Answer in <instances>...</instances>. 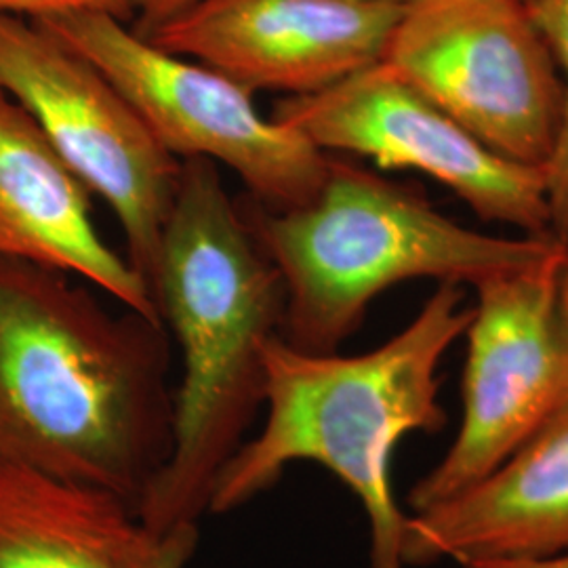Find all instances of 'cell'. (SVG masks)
<instances>
[{
  "label": "cell",
  "instance_id": "6da1fadb",
  "mask_svg": "<svg viewBox=\"0 0 568 568\" xmlns=\"http://www.w3.org/2000/svg\"><path fill=\"white\" fill-rule=\"evenodd\" d=\"M173 406L164 325L0 257V462L138 509L169 459Z\"/></svg>",
  "mask_w": 568,
  "mask_h": 568
},
{
  "label": "cell",
  "instance_id": "7a4b0ae2",
  "mask_svg": "<svg viewBox=\"0 0 568 568\" xmlns=\"http://www.w3.org/2000/svg\"><path fill=\"white\" fill-rule=\"evenodd\" d=\"M150 293L182 349L173 445L138 514L163 537L196 528L264 405L265 345L283 333V278L217 164L182 161Z\"/></svg>",
  "mask_w": 568,
  "mask_h": 568
},
{
  "label": "cell",
  "instance_id": "3957f363",
  "mask_svg": "<svg viewBox=\"0 0 568 568\" xmlns=\"http://www.w3.org/2000/svg\"><path fill=\"white\" fill-rule=\"evenodd\" d=\"M469 321L462 288L440 284L400 333L365 354L307 352L272 337L264 352V427L225 464L209 514L243 508L291 464L312 462L335 474L365 509L368 568H406V514L392 490V457L408 434L447 426L438 368Z\"/></svg>",
  "mask_w": 568,
  "mask_h": 568
},
{
  "label": "cell",
  "instance_id": "277c9868",
  "mask_svg": "<svg viewBox=\"0 0 568 568\" xmlns=\"http://www.w3.org/2000/svg\"><path fill=\"white\" fill-rule=\"evenodd\" d=\"M244 217L283 278L281 337L307 352H337L396 284L478 286L565 251L554 239L464 227L415 190L331 156L312 199L288 209L257 203Z\"/></svg>",
  "mask_w": 568,
  "mask_h": 568
},
{
  "label": "cell",
  "instance_id": "5b68a950",
  "mask_svg": "<svg viewBox=\"0 0 568 568\" xmlns=\"http://www.w3.org/2000/svg\"><path fill=\"white\" fill-rule=\"evenodd\" d=\"M37 23L98 65L169 154L225 164L255 203L297 206L325 180L328 154L264 116L241 82L164 51L110 13L81 11Z\"/></svg>",
  "mask_w": 568,
  "mask_h": 568
},
{
  "label": "cell",
  "instance_id": "8992f818",
  "mask_svg": "<svg viewBox=\"0 0 568 568\" xmlns=\"http://www.w3.org/2000/svg\"><path fill=\"white\" fill-rule=\"evenodd\" d=\"M382 61L476 140L548 169L567 81L523 0H405Z\"/></svg>",
  "mask_w": 568,
  "mask_h": 568
},
{
  "label": "cell",
  "instance_id": "52a82bcc",
  "mask_svg": "<svg viewBox=\"0 0 568 568\" xmlns=\"http://www.w3.org/2000/svg\"><path fill=\"white\" fill-rule=\"evenodd\" d=\"M0 89L41 126L82 185L112 209L129 264L150 283L182 161L156 142L98 65L37 21L0 13Z\"/></svg>",
  "mask_w": 568,
  "mask_h": 568
},
{
  "label": "cell",
  "instance_id": "ba28073f",
  "mask_svg": "<svg viewBox=\"0 0 568 568\" xmlns=\"http://www.w3.org/2000/svg\"><path fill=\"white\" fill-rule=\"evenodd\" d=\"M462 426L415 483L424 511L474 485L568 405V251L474 286Z\"/></svg>",
  "mask_w": 568,
  "mask_h": 568
},
{
  "label": "cell",
  "instance_id": "9c48e42d",
  "mask_svg": "<svg viewBox=\"0 0 568 568\" xmlns=\"http://www.w3.org/2000/svg\"><path fill=\"white\" fill-rule=\"evenodd\" d=\"M270 116L323 152L419 171L447 185L480 220L551 239L546 171L493 152L384 61L323 91L283 98Z\"/></svg>",
  "mask_w": 568,
  "mask_h": 568
},
{
  "label": "cell",
  "instance_id": "30bf717a",
  "mask_svg": "<svg viewBox=\"0 0 568 568\" xmlns=\"http://www.w3.org/2000/svg\"><path fill=\"white\" fill-rule=\"evenodd\" d=\"M405 0H194L148 41L248 91H323L382 61Z\"/></svg>",
  "mask_w": 568,
  "mask_h": 568
},
{
  "label": "cell",
  "instance_id": "8fae6325",
  "mask_svg": "<svg viewBox=\"0 0 568 568\" xmlns=\"http://www.w3.org/2000/svg\"><path fill=\"white\" fill-rule=\"evenodd\" d=\"M568 554V405L480 480L406 516L405 567Z\"/></svg>",
  "mask_w": 568,
  "mask_h": 568
},
{
  "label": "cell",
  "instance_id": "7c38bea8",
  "mask_svg": "<svg viewBox=\"0 0 568 568\" xmlns=\"http://www.w3.org/2000/svg\"><path fill=\"white\" fill-rule=\"evenodd\" d=\"M89 196L41 126L0 89V257L61 270L163 325L145 281L100 234Z\"/></svg>",
  "mask_w": 568,
  "mask_h": 568
},
{
  "label": "cell",
  "instance_id": "4fadbf2b",
  "mask_svg": "<svg viewBox=\"0 0 568 568\" xmlns=\"http://www.w3.org/2000/svg\"><path fill=\"white\" fill-rule=\"evenodd\" d=\"M166 537L116 495L0 462V568H156Z\"/></svg>",
  "mask_w": 568,
  "mask_h": 568
},
{
  "label": "cell",
  "instance_id": "5bb4252c",
  "mask_svg": "<svg viewBox=\"0 0 568 568\" xmlns=\"http://www.w3.org/2000/svg\"><path fill=\"white\" fill-rule=\"evenodd\" d=\"M527 7L567 81V119L556 154L546 169V185L551 239L568 251V0H530Z\"/></svg>",
  "mask_w": 568,
  "mask_h": 568
},
{
  "label": "cell",
  "instance_id": "9a60e30c",
  "mask_svg": "<svg viewBox=\"0 0 568 568\" xmlns=\"http://www.w3.org/2000/svg\"><path fill=\"white\" fill-rule=\"evenodd\" d=\"M81 11L110 13L119 20H126L135 16V0H0V13L23 20H47Z\"/></svg>",
  "mask_w": 568,
  "mask_h": 568
},
{
  "label": "cell",
  "instance_id": "2e32d148",
  "mask_svg": "<svg viewBox=\"0 0 568 568\" xmlns=\"http://www.w3.org/2000/svg\"><path fill=\"white\" fill-rule=\"evenodd\" d=\"M194 0H135V26L138 34H148L163 21L171 20L173 16L182 13Z\"/></svg>",
  "mask_w": 568,
  "mask_h": 568
},
{
  "label": "cell",
  "instance_id": "e0dca14e",
  "mask_svg": "<svg viewBox=\"0 0 568 568\" xmlns=\"http://www.w3.org/2000/svg\"><path fill=\"white\" fill-rule=\"evenodd\" d=\"M196 528H183L171 532L156 568H185L196 548Z\"/></svg>",
  "mask_w": 568,
  "mask_h": 568
},
{
  "label": "cell",
  "instance_id": "ac0fdd59",
  "mask_svg": "<svg viewBox=\"0 0 568 568\" xmlns=\"http://www.w3.org/2000/svg\"><path fill=\"white\" fill-rule=\"evenodd\" d=\"M462 568H568V554L549 558H525V560H487L471 562Z\"/></svg>",
  "mask_w": 568,
  "mask_h": 568
},
{
  "label": "cell",
  "instance_id": "d6986e66",
  "mask_svg": "<svg viewBox=\"0 0 568 568\" xmlns=\"http://www.w3.org/2000/svg\"><path fill=\"white\" fill-rule=\"evenodd\" d=\"M523 2H527V4H528V2H530V0H523Z\"/></svg>",
  "mask_w": 568,
  "mask_h": 568
}]
</instances>
